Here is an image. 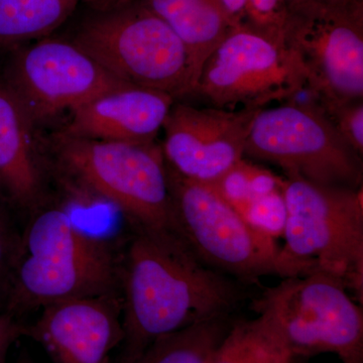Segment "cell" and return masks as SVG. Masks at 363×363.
<instances>
[{
    "label": "cell",
    "mask_w": 363,
    "mask_h": 363,
    "mask_svg": "<svg viewBox=\"0 0 363 363\" xmlns=\"http://www.w3.org/2000/svg\"><path fill=\"white\" fill-rule=\"evenodd\" d=\"M52 152L69 181L111 202L130 225L173 229L167 162L157 143L108 142L61 131Z\"/></svg>",
    "instance_id": "obj_4"
},
{
    "label": "cell",
    "mask_w": 363,
    "mask_h": 363,
    "mask_svg": "<svg viewBox=\"0 0 363 363\" xmlns=\"http://www.w3.org/2000/svg\"><path fill=\"white\" fill-rule=\"evenodd\" d=\"M315 104L321 109L343 140L362 157L363 99L344 104Z\"/></svg>",
    "instance_id": "obj_22"
},
{
    "label": "cell",
    "mask_w": 363,
    "mask_h": 363,
    "mask_svg": "<svg viewBox=\"0 0 363 363\" xmlns=\"http://www.w3.org/2000/svg\"><path fill=\"white\" fill-rule=\"evenodd\" d=\"M18 245L20 238L13 233L9 222L0 213V286L6 289L18 253Z\"/></svg>",
    "instance_id": "obj_23"
},
{
    "label": "cell",
    "mask_w": 363,
    "mask_h": 363,
    "mask_svg": "<svg viewBox=\"0 0 363 363\" xmlns=\"http://www.w3.org/2000/svg\"><path fill=\"white\" fill-rule=\"evenodd\" d=\"M142 2L160 16L183 43L190 60L192 91L194 90L208 57L235 28L227 16L221 0H142Z\"/></svg>",
    "instance_id": "obj_16"
},
{
    "label": "cell",
    "mask_w": 363,
    "mask_h": 363,
    "mask_svg": "<svg viewBox=\"0 0 363 363\" xmlns=\"http://www.w3.org/2000/svg\"><path fill=\"white\" fill-rule=\"evenodd\" d=\"M259 111L174 104L162 126L167 164L184 178L217 187L245 160L248 133Z\"/></svg>",
    "instance_id": "obj_12"
},
{
    "label": "cell",
    "mask_w": 363,
    "mask_h": 363,
    "mask_svg": "<svg viewBox=\"0 0 363 363\" xmlns=\"http://www.w3.org/2000/svg\"><path fill=\"white\" fill-rule=\"evenodd\" d=\"M233 323L231 315L197 322L157 339L131 363H209Z\"/></svg>",
    "instance_id": "obj_18"
},
{
    "label": "cell",
    "mask_w": 363,
    "mask_h": 363,
    "mask_svg": "<svg viewBox=\"0 0 363 363\" xmlns=\"http://www.w3.org/2000/svg\"><path fill=\"white\" fill-rule=\"evenodd\" d=\"M30 218L6 289V314L121 294L119 252L108 241L79 228L61 207L45 206Z\"/></svg>",
    "instance_id": "obj_2"
},
{
    "label": "cell",
    "mask_w": 363,
    "mask_h": 363,
    "mask_svg": "<svg viewBox=\"0 0 363 363\" xmlns=\"http://www.w3.org/2000/svg\"><path fill=\"white\" fill-rule=\"evenodd\" d=\"M119 252L123 338L116 363H131L157 339L231 315L238 281L198 259L172 228L130 225Z\"/></svg>",
    "instance_id": "obj_1"
},
{
    "label": "cell",
    "mask_w": 363,
    "mask_h": 363,
    "mask_svg": "<svg viewBox=\"0 0 363 363\" xmlns=\"http://www.w3.org/2000/svg\"><path fill=\"white\" fill-rule=\"evenodd\" d=\"M84 0H0V45L45 37Z\"/></svg>",
    "instance_id": "obj_19"
},
{
    "label": "cell",
    "mask_w": 363,
    "mask_h": 363,
    "mask_svg": "<svg viewBox=\"0 0 363 363\" xmlns=\"http://www.w3.org/2000/svg\"><path fill=\"white\" fill-rule=\"evenodd\" d=\"M73 40L125 84L190 96L192 72L185 47L160 16L136 0L96 11Z\"/></svg>",
    "instance_id": "obj_5"
},
{
    "label": "cell",
    "mask_w": 363,
    "mask_h": 363,
    "mask_svg": "<svg viewBox=\"0 0 363 363\" xmlns=\"http://www.w3.org/2000/svg\"><path fill=\"white\" fill-rule=\"evenodd\" d=\"M288 14L284 0H248L245 26L267 39L284 45Z\"/></svg>",
    "instance_id": "obj_20"
},
{
    "label": "cell",
    "mask_w": 363,
    "mask_h": 363,
    "mask_svg": "<svg viewBox=\"0 0 363 363\" xmlns=\"http://www.w3.org/2000/svg\"><path fill=\"white\" fill-rule=\"evenodd\" d=\"M286 219L278 276L321 272L342 281L363 298L362 188L317 185L300 179L279 180Z\"/></svg>",
    "instance_id": "obj_3"
},
{
    "label": "cell",
    "mask_w": 363,
    "mask_h": 363,
    "mask_svg": "<svg viewBox=\"0 0 363 363\" xmlns=\"http://www.w3.org/2000/svg\"><path fill=\"white\" fill-rule=\"evenodd\" d=\"M253 310L271 318L295 357L333 353L343 363H363L362 306L335 277L315 272L283 279Z\"/></svg>",
    "instance_id": "obj_8"
},
{
    "label": "cell",
    "mask_w": 363,
    "mask_h": 363,
    "mask_svg": "<svg viewBox=\"0 0 363 363\" xmlns=\"http://www.w3.org/2000/svg\"><path fill=\"white\" fill-rule=\"evenodd\" d=\"M18 363H35L32 362V360L28 359V358H23V359H21L20 362Z\"/></svg>",
    "instance_id": "obj_28"
},
{
    "label": "cell",
    "mask_w": 363,
    "mask_h": 363,
    "mask_svg": "<svg viewBox=\"0 0 363 363\" xmlns=\"http://www.w3.org/2000/svg\"><path fill=\"white\" fill-rule=\"evenodd\" d=\"M173 230L207 266L238 281L278 276L276 238L255 228L218 189L167 164Z\"/></svg>",
    "instance_id": "obj_6"
},
{
    "label": "cell",
    "mask_w": 363,
    "mask_h": 363,
    "mask_svg": "<svg viewBox=\"0 0 363 363\" xmlns=\"http://www.w3.org/2000/svg\"><path fill=\"white\" fill-rule=\"evenodd\" d=\"M290 346L274 321L264 314L233 321L209 363H293Z\"/></svg>",
    "instance_id": "obj_17"
},
{
    "label": "cell",
    "mask_w": 363,
    "mask_h": 363,
    "mask_svg": "<svg viewBox=\"0 0 363 363\" xmlns=\"http://www.w3.org/2000/svg\"><path fill=\"white\" fill-rule=\"evenodd\" d=\"M245 157L279 167L286 178L362 188V157L310 98L260 109L248 133Z\"/></svg>",
    "instance_id": "obj_7"
},
{
    "label": "cell",
    "mask_w": 363,
    "mask_h": 363,
    "mask_svg": "<svg viewBox=\"0 0 363 363\" xmlns=\"http://www.w3.org/2000/svg\"><path fill=\"white\" fill-rule=\"evenodd\" d=\"M136 0H84L85 4L96 11H107L118 7L128 6Z\"/></svg>",
    "instance_id": "obj_27"
},
{
    "label": "cell",
    "mask_w": 363,
    "mask_h": 363,
    "mask_svg": "<svg viewBox=\"0 0 363 363\" xmlns=\"http://www.w3.org/2000/svg\"><path fill=\"white\" fill-rule=\"evenodd\" d=\"M240 213L255 228L272 238L283 235L286 210L279 187L253 198Z\"/></svg>",
    "instance_id": "obj_21"
},
{
    "label": "cell",
    "mask_w": 363,
    "mask_h": 363,
    "mask_svg": "<svg viewBox=\"0 0 363 363\" xmlns=\"http://www.w3.org/2000/svg\"><path fill=\"white\" fill-rule=\"evenodd\" d=\"M23 336L39 342L55 363H112L123 338L121 294L62 301L43 308Z\"/></svg>",
    "instance_id": "obj_13"
},
{
    "label": "cell",
    "mask_w": 363,
    "mask_h": 363,
    "mask_svg": "<svg viewBox=\"0 0 363 363\" xmlns=\"http://www.w3.org/2000/svg\"><path fill=\"white\" fill-rule=\"evenodd\" d=\"M25 325L16 318L4 313L0 314V363H6L9 348L18 338L23 336Z\"/></svg>",
    "instance_id": "obj_24"
},
{
    "label": "cell",
    "mask_w": 363,
    "mask_h": 363,
    "mask_svg": "<svg viewBox=\"0 0 363 363\" xmlns=\"http://www.w3.org/2000/svg\"><path fill=\"white\" fill-rule=\"evenodd\" d=\"M305 89L304 70L295 55L241 26L208 57L190 96L216 108L262 109L294 99Z\"/></svg>",
    "instance_id": "obj_9"
},
{
    "label": "cell",
    "mask_w": 363,
    "mask_h": 363,
    "mask_svg": "<svg viewBox=\"0 0 363 363\" xmlns=\"http://www.w3.org/2000/svg\"><path fill=\"white\" fill-rule=\"evenodd\" d=\"M288 11L307 7H325V9H343L363 6V0H284Z\"/></svg>",
    "instance_id": "obj_25"
},
{
    "label": "cell",
    "mask_w": 363,
    "mask_h": 363,
    "mask_svg": "<svg viewBox=\"0 0 363 363\" xmlns=\"http://www.w3.org/2000/svg\"><path fill=\"white\" fill-rule=\"evenodd\" d=\"M284 45L304 70L317 104L363 99V6L288 11Z\"/></svg>",
    "instance_id": "obj_10"
},
{
    "label": "cell",
    "mask_w": 363,
    "mask_h": 363,
    "mask_svg": "<svg viewBox=\"0 0 363 363\" xmlns=\"http://www.w3.org/2000/svg\"><path fill=\"white\" fill-rule=\"evenodd\" d=\"M175 100L162 91L121 86L71 111L62 133L108 142L156 143Z\"/></svg>",
    "instance_id": "obj_14"
},
{
    "label": "cell",
    "mask_w": 363,
    "mask_h": 363,
    "mask_svg": "<svg viewBox=\"0 0 363 363\" xmlns=\"http://www.w3.org/2000/svg\"><path fill=\"white\" fill-rule=\"evenodd\" d=\"M4 80L35 124L128 85L73 40H39L21 50Z\"/></svg>",
    "instance_id": "obj_11"
},
{
    "label": "cell",
    "mask_w": 363,
    "mask_h": 363,
    "mask_svg": "<svg viewBox=\"0 0 363 363\" xmlns=\"http://www.w3.org/2000/svg\"><path fill=\"white\" fill-rule=\"evenodd\" d=\"M221 2L234 28L245 26L247 21L248 0H221Z\"/></svg>",
    "instance_id": "obj_26"
},
{
    "label": "cell",
    "mask_w": 363,
    "mask_h": 363,
    "mask_svg": "<svg viewBox=\"0 0 363 363\" xmlns=\"http://www.w3.org/2000/svg\"><path fill=\"white\" fill-rule=\"evenodd\" d=\"M35 123L6 80H0V202L35 214L45 205V166Z\"/></svg>",
    "instance_id": "obj_15"
}]
</instances>
